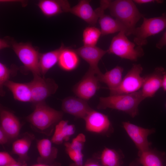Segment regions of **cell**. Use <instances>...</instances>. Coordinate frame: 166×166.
<instances>
[{
	"label": "cell",
	"mask_w": 166,
	"mask_h": 166,
	"mask_svg": "<svg viewBox=\"0 0 166 166\" xmlns=\"http://www.w3.org/2000/svg\"><path fill=\"white\" fill-rule=\"evenodd\" d=\"M75 131L74 125L69 124L67 121L61 120L55 126L51 141L55 144H61L64 141H68Z\"/></svg>",
	"instance_id": "obj_21"
},
{
	"label": "cell",
	"mask_w": 166,
	"mask_h": 166,
	"mask_svg": "<svg viewBox=\"0 0 166 166\" xmlns=\"http://www.w3.org/2000/svg\"><path fill=\"white\" fill-rule=\"evenodd\" d=\"M86 130L98 134H104L110 129L111 124L108 117L92 109L84 119Z\"/></svg>",
	"instance_id": "obj_13"
},
{
	"label": "cell",
	"mask_w": 166,
	"mask_h": 166,
	"mask_svg": "<svg viewBox=\"0 0 166 166\" xmlns=\"http://www.w3.org/2000/svg\"><path fill=\"white\" fill-rule=\"evenodd\" d=\"M61 108L65 112L76 118L83 119L93 109L88 104L87 101L74 97H69L64 99Z\"/></svg>",
	"instance_id": "obj_14"
},
{
	"label": "cell",
	"mask_w": 166,
	"mask_h": 166,
	"mask_svg": "<svg viewBox=\"0 0 166 166\" xmlns=\"http://www.w3.org/2000/svg\"><path fill=\"white\" fill-rule=\"evenodd\" d=\"M108 8L111 15L124 26L127 36L133 34L137 23L144 17L131 0H110Z\"/></svg>",
	"instance_id": "obj_1"
},
{
	"label": "cell",
	"mask_w": 166,
	"mask_h": 166,
	"mask_svg": "<svg viewBox=\"0 0 166 166\" xmlns=\"http://www.w3.org/2000/svg\"><path fill=\"white\" fill-rule=\"evenodd\" d=\"M103 166H120V157L115 150L106 148L102 151L100 157Z\"/></svg>",
	"instance_id": "obj_27"
},
{
	"label": "cell",
	"mask_w": 166,
	"mask_h": 166,
	"mask_svg": "<svg viewBox=\"0 0 166 166\" xmlns=\"http://www.w3.org/2000/svg\"><path fill=\"white\" fill-rule=\"evenodd\" d=\"M123 71V67L117 66L105 73L97 76L99 81L105 84L111 90L117 88L121 83Z\"/></svg>",
	"instance_id": "obj_24"
},
{
	"label": "cell",
	"mask_w": 166,
	"mask_h": 166,
	"mask_svg": "<svg viewBox=\"0 0 166 166\" xmlns=\"http://www.w3.org/2000/svg\"><path fill=\"white\" fill-rule=\"evenodd\" d=\"M0 127L7 135L9 139H13L18 135L21 124L18 118L11 112L2 109L0 114Z\"/></svg>",
	"instance_id": "obj_17"
},
{
	"label": "cell",
	"mask_w": 166,
	"mask_h": 166,
	"mask_svg": "<svg viewBox=\"0 0 166 166\" xmlns=\"http://www.w3.org/2000/svg\"><path fill=\"white\" fill-rule=\"evenodd\" d=\"M12 93L14 98L23 102H32L31 89L28 83H19L8 80L4 85Z\"/></svg>",
	"instance_id": "obj_19"
},
{
	"label": "cell",
	"mask_w": 166,
	"mask_h": 166,
	"mask_svg": "<svg viewBox=\"0 0 166 166\" xmlns=\"http://www.w3.org/2000/svg\"><path fill=\"white\" fill-rule=\"evenodd\" d=\"M31 166H57L55 165H47L43 164H38L32 165Z\"/></svg>",
	"instance_id": "obj_38"
},
{
	"label": "cell",
	"mask_w": 166,
	"mask_h": 166,
	"mask_svg": "<svg viewBox=\"0 0 166 166\" xmlns=\"http://www.w3.org/2000/svg\"><path fill=\"white\" fill-rule=\"evenodd\" d=\"M107 53L114 54L122 59L136 61L142 57L144 52L142 47L130 41L124 32H120L112 38Z\"/></svg>",
	"instance_id": "obj_3"
},
{
	"label": "cell",
	"mask_w": 166,
	"mask_h": 166,
	"mask_svg": "<svg viewBox=\"0 0 166 166\" xmlns=\"http://www.w3.org/2000/svg\"><path fill=\"white\" fill-rule=\"evenodd\" d=\"M161 88L164 91H166V70H165L163 75Z\"/></svg>",
	"instance_id": "obj_36"
},
{
	"label": "cell",
	"mask_w": 166,
	"mask_h": 166,
	"mask_svg": "<svg viewBox=\"0 0 166 166\" xmlns=\"http://www.w3.org/2000/svg\"><path fill=\"white\" fill-rule=\"evenodd\" d=\"M7 166H23L18 162L11 164Z\"/></svg>",
	"instance_id": "obj_39"
},
{
	"label": "cell",
	"mask_w": 166,
	"mask_h": 166,
	"mask_svg": "<svg viewBox=\"0 0 166 166\" xmlns=\"http://www.w3.org/2000/svg\"><path fill=\"white\" fill-rule=\"evenodd\" d=\"M85 141V136L80 133L73 138L71 143L66 142L65 143L66 151L74 162L71 166H82L83 165L82 150Z\"/></svg>",
	"instance_id": "obj_16"
},
{
	"label": "cell",
	"mask_w": 166,
	"mask_h": 166,
	"mask_svg": "<svg viewBox=\"0 0 166 166\" xmlns=\"http://www.w3.org/2000/svg\"><path fill=\"white\" fill-rule=\"evenodd\" d=\"M164 46H166V30L156 45V48L158 49H161Z\"/></svg>",
	"instance_id": "obj_32"
},
{
	"label": "cell",
	"mask_w": 166,
	"mask_h": 166,
	"mask_svg": "<svg viewBox=\"0 0 166 166\" xmlns=\"http://www.w3.org/2000/svg\"><path fill=\"white\" fill-rule=\"evenodd\" d=\"M52 141L47 139H43L37 143V149L40 156L42 159L52 160L57 157V149L52 146Z\"/></svg>",
	"instance_id": "obj_25"
},
{
	"label": "cell",
	"mask_w": 166,
	"mask_h": 166,
	"mask_svg": "<svg viewBox=\"0 0 166 166\" xmlns=\"http://www.w3.org/2000/svg\"><path fill=\"white\" fill-rule=\"evenodd\" d=\"M11 70L2 62L0 63V88L1 95H4L3 86L5 83L9 80L10 73Z\"/></svg>",
	"instance_id": "obj_30"
},
{
	"label": "cell",
	"mask_w": 166,
	"mask_h": 166,
	"mask_svg": "<svg viewBox=\"0 0 166 166\" xmlns=\"http://www.w3.org/2000/svg\"><path fill=\"white\" fill-rule=\"evenodd\" d=\"M143 18L142 24L136 28L133 34L134 43L141 47L147 44L148 38L159 34L166 28V13L159 17Z\"/></svg>",
	"instance_id": "obj_5"
},
{
	"label": "cell",
	"mask_w": 166,
	"mask_h": 166,
	"mask_svg": "<svg viewBox=\"0 0 166 166\" xmlns=\"http://www.w3.org/2000/svg\"><path fill=\"white\" fill-rule=\"evenodd\" d=\"M30 139L23 137L14 141L12 144V151L14 153L20 156H26L31 144Z\"/></svg>",
	"instance_id": "obj_29"
},
{
	"label": "cell",
	"mask_w": 166,
	"mask_h": 166,
	"mask_svg": "<svg viewBox=\"0 0 166 166\" xmlns=\"http://www.w3.org/2000/svg\"><path fill=\"white\" fill-rule=\"evenodd\" d=\"M33 75V80L29 83L32 92V102L36 104L44 102L47 98L54 93L58 86L52 79Z\"/></svg>",
	"instance_id": "obj_8"
},
{
	"label": "cell",
	"mask_w": 166,
	"mask_h": 166,
	"mask_svg": "<svg viewBox=\"0 0 166 166\" xmlns=\"http://www.w3.org/2000/svg\"><path fill=\"white\" fill-rule=\"evenodd\" d=\"M97 76L88 71L73 87V90L77 97L87 101L92 97L100 88Z\"/></svg>",
	"instance_id": "obj_10"
},
{
	"label": "cell",
	"mask_w": 166,
	"mask_h": 166,
	"mask_svg": "<svg viewBox=\"0 0 166 166\" xmlns=\"http://www.w3.org/2000/svg\"><path fill=\"white\" fill-rule=\"evenodd\" d=\"M75 50L79 56L89 64V68L88 71L97 76L102 73L98 67V64L103 56L107 53V50H103L96 46L83 45Z\"/></svg>",
	"instance_id": "obj_11"
},
{
	"label": "cell",
	"mask_w": 166,
	"mask_h": 166,
	"mask_svg": "<svg viewBox=\"0 0 166 166\" xmlns=\"http://www.w3.org/2000/svg\"><path fill=\"white\" fill-rule=\"evenodd\" d=\"M70 166H71L70 165ZM82 166H103L102 164L101 165L97 162L89 160L87 161L85 163L83 164Z\"/></svg>",
	"instance_id": "obj_35"
},
{
	"label": "cell",
	"mask_w": 166,
	"mask_h": 166,
	"mask_svg": "<svg viewBox=\"0 0 166 166\" xmlns=\"http://www.w3.org/2000/svg\"><path fill=\"white\" fill-rule=\"evenodd\" d=\"M165 107H166V103L165 104Z\"/></svg>",
	"instance_id": "obj_40"
},
{
	"label": "cell",
	"mask_w": 166,
	"mask_h": 166,
	"mask_svg": "<svg viewBox=\"0 0 166 166\" xmlns=\"http://www.w3.org/2000/svg\"><path fill=\"white\" fill-rule=\"evenodd\" d=\"M133 1L136 3L139 4H144L152 2H156L158 3H161L163 2L162 0H134Z\"/></svg>",
	"instance_id": "obj_34"
},
{
	"label": "cell",
	"mask_w": 166,
	"mask_h": 166,
	"mask_svg": "<svg viewBox=\"0 0 166 166\" xmlns=\"http://www.w3.org/2000/svg\"><path fill=\"white\" fill-rule=\"evenodd\" d=\"M38 6L43 14L50 17L64 12H69L71 8L67 0H43L40 1Z\"/></svg>",
	"instance_id": "obj_18"
},
{
	"label": "cell",
	"mask_w": 166,
	"mask_h": 166,
	"mask_svg": "<svg viewBox=\"0 0 166 166\" xmlns=\"http://www.w3.org/2000/svg\"><path fill=\"white\" fill-rule=\"evenodd\" d=\"M9 139L8 136L5 132L0 128V144H3L6 143Z\"/></svg>",
	"instance_id": "obj_33"
},
{
	"label": "cell",
	"mask_w": 166,
	"mask_h": 166,
	"mask_svg": "<svg viewBox=\"0 0 166 166\" xmlns=\"http://www.w3.org/2000/svg\"><path fill=\"white\" fill-rule=\"evenodd\" d=\"M9 46L8 43L6 40L1 39L0 40V49H2L5 48H7Z\"/></svg>",
	"instance_id": "obj_37"
},
{
	"label": "cell",
	"mask_w": 166,
	"mask_h": 166,
	"mask_svg": "<svg viewBox=\"0 0 166 166\" xmlns=\"http://www.w3.org/2000/svg\"><path fill=\"white\" fill-rule=\"evenodd\" d=\"M101 35V30L98 28L93 26L86 27L83 30L82 34L84 45L96 46Z\"/></svg>",
	"instance_id": "obj_26"
},
{
	"label": "cell",
	"mask_w": 166,
	"mask_h": 166,
	"mask_svg": "<svg viewBox=\"0 0 166 166\" xmlns=\"http://www.w3.org/2000/svg\"><path fill=\"white\" fill-rule=\"evenodd\" d=\"M98 22L103 36L120 32H124L126 35V31L124 26L117 19L104 13L100 16Z\"/></svg>",
	"instance_id": "obj_23"
},
{
	"label": "cell",
	"mask_w": 166,
	"mask_h": 166,
	"mask_svg": "<svg viewBox=\"0 0 166 166\" xmlns=\"http://www.w3.org/2000/svg\"><path fill=\"white\" fill-rule=\"evenodd\" d=\"M65 47L63 44L58 49L43 53H40L39 66L41 74L44 76L58 62L60 54Z\"/></svg>",
	"instance_id": "obj_22"
},
{
	"label": "cell",
	"mask_w": 166,
	"mask_h": 166,
	"mask_svg": "<svg viewBox=\"0 0 166 166\" xmlns=\"http://www.w3.org/2000/svg\"><path fill=\"white\" fill-rule=\"evenodd\" d=\"M141 90L130 94L110 95L100 97L97 108H110L124 112L132 117L138 113V106L144 99Z\"/></svg>",
	"instance_id": "obj_2"
},
{
	"label": "cell",
	"mask_w": 166,
	"mask_h": 166,
	"mask_svg": "<svg viewBox=\"0 0 166 166\" xmlns=\"http://www.w3.org/2000/svg\"><path fill=\"white\" fill-rule=\"evenodd\" d=\"M79 62V56L75 50L65 47L59 58L58 63L60 67L63 70L70 71L77 68Z\"/></svg>",
	"instance_id": "obj_20"
},
{
	"label": "cell",
	"mask_w": 166,
	"mask_h": 166,
	"mask_svg": "<svg viewBox=\"0 0 166 166\" xmlns=\"http://www.w3.org/2000/svg\"><path fill=\"white\" fill-rule=\"evenodd\" d=\"M139 160L143 166H163L159 156L149 150L140 152Z\"/></svg>",
	"instance_id": "obj_28"
},
{
	"label": "cell",
	"mask_w": 166,
	"mask_h": 166,
	"mask_svg": "<svg viewBox=\"0 0 166 166\" xmlns=\"http://www.w3.org/2000/svg\"><path fill=\"white\" fill-rule=\"evenodd\" d=\"M12 48L27 70L41 76L39 66L40 53L30 43H18L12 40Z\"/></svg>",
	"instance_id": "obj_6"
},
{
	"label": "cell",
	"mask_w": 166,
	"mask_h": 166,
	"mask_svg": "<svg viewBox=\"0 0 166 166\" xmlns=\"http://www.w3.org/2000/svg\"><path fill=\"white\" fill-rule=\"evenodd\" d=\"M165 70L163 67H157L152 73L144 76V81L140 90L145 99L153 97L161 88Z\"/></svg>",
	"instance_id": "obj_15"
},
{
	"label": "cell",
	"mask_w": 166,
	"mask_h": 166,
	"mask_svg": "<svg viewBox=\"0 0 166 166\" xmlns=\"http://www.w3.org/2000/svg\"><path fill=\"white\" fill-rule=\"evenodd\" d=\"M16 162V161L8 152H0V166H7Z\"/></svg>",
	"instance_id": "obj_31"
},
{
	"label": "cell",
	"mask_w": 166,
	"mask_h": 166,
	"mask_svg": "<svg viewBox=\"0 0 166 166\" xmlns=\"http://www.w3.org/2000/svg\"><path fill=\"white\" fill-rule=\"evenodd\" d=\"M122 124L124 128L140 152L149 150L150 143L148 140V136L154 132V130L145 128L128 122H124Z\"/></svg>",
	"instance_id": "obj_12"
},
{
	"label": "cell",
	"mask_w": 166,
	"mask_h": 166,
	"mask_svg": "<svg viewBox=\"0 0 166 166\" xmlns=\"http://www.w3.org/2000/svg\"><path fill=\"white\" fill-rule=\"evenodd\" d=\"M143 70L140 64H133L119 86L109 90L110 95L127 94L140 90L144 81V77L140 75Z\"/></svg>",
	"instance_id": "obj_7"
},
{
	"label": "cell",
	"mask_w": 166,
	"mask_h": 166,
	"mask_svg": "<svg viewBox=\"0 0 166 166\" xmlns=\"http://www.w3.org/2000/svg\"><path fill=\"white\" fill-rule=\"evenodd\" d=\"M89 0H80L76 5L71 7L69 12L78 17L91 26H94L100 16L107 9V6L105 2L101 1L100 6L94 10Z\"/></svg>",
	"instance_id": "obj_9"
},
{
	"label": "cell",
	"mask_w": 166,
	"mask_h": 166,
	"mask_svg": "<svg viewBox=\"0 0 166 166\" xmlns=\"http://www.w3.org/2000/svg\"><path fill=\"white\" fill-rule=\"evenodd\" d=\"M63 113L47 105L44 102L36 104L33 112L27 117L28 121L38 129L45 130L61 121Z\"/></svg>",
	"instance_id": "obj_4"
}]
</instances>
